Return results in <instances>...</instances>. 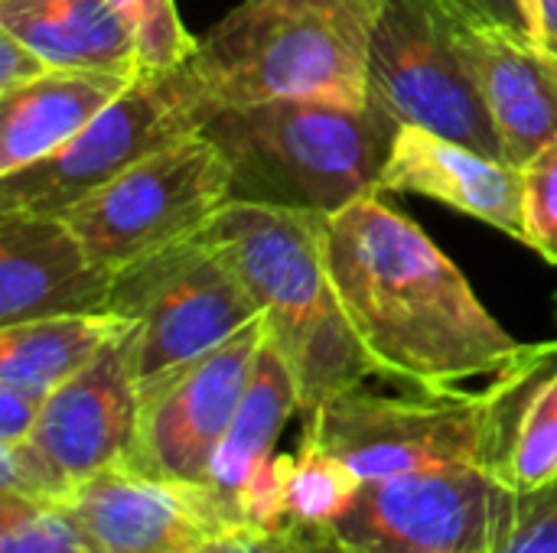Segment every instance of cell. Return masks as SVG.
I'll use <instances>...</instances> for the list:
<instances>
[{
    "label": "cell",
    "instance_id": "obj_1",
    "mask_svg": "<svg viewBox=\"0 0 557 553\" xmlns=\"http://www.w3.org/2000/svg\"><path fill=\"white\" fill-rule=\"evenodd\" d=\"M326 264L375 378L447 394L493 381L529 349L480 303L428 231L385 202V192H369L326 218Z\"/></svg>",
    "mask_w": 557,
    "mask_h": 553
},
{
    "label": "cell",
    "instance_id": "obj_2",
    "mask_svg": "<svg viewBox=\"0 0 557 553\" xmlns=\"http://www.w3.org/2000/svg\"><path fill=\"white\" fill-rule=\"evenodd\" d=\"M202 235L255 297L268 339L297 381L300 417L372 378L330 277L326 215L232 199Z\"/></svg>",
    "mask_w": 557,
    "mask_h": 553
},
{
    "label": "cell",
    "instance_id": "obj_3",
    "mask_svg": "<svg viewBox=\"0 0 557 553\" xmlns=\"http://www.w3.org/2000/svg\"><path fill=\"white\" fill-rule=\"evenodd\" d=\"M401 124L372 98L228 104L202 127L232 169V199L336 215L379 192Z\"/></svg>",
    "mask_w": 557,
    "mask_h": 553
},
{
    "label": "cell",
    "instance_id": "obj_4",
    "mask_svg": "<svg viewBox=\"0 0 557 553\" xmlns=\"http://www.w3.org/2000/svg\"><path fill=\"white\" fill-rule=\"evenodd\" d=\"M385 0H242L193 52L219 101H369V52Z\"/></svg>",
    "mask_w": 557,
    "mask_h": 553
},
{
    "label": "cell",
    "instance_id": "obj_5",
    "mask_svg": "<svg viewBox=\"0 0 557 553\" xmlns=\"http://www.w3.org/2000/svg\"><path fill=\"white\" fill-rule=\"evenodd\" d=\"M512 368L486 381L480 391H414L408 398H388L356 385L304 417V437L339 456L362 482L450 466L496 473Z\"/></svg>",
    "mask_w": 557,
    "mask_h": 553
},
{
    "label": "cell",
    "instance_id": "obj_6",
    "mask_svg": "<svg viewBox=\"0 0 557 553\" xmlns=\"http://www.w3.org/2000/svg\"><path fill=\"white\" fill-rule=\"evenodd\" d=\"M108 313L131 323L140 398L261 319L232 261L206 235L117 274Z\"/></svg>",
    "mask_w": 557,
    "mask_h": 553
},
{
    "label": "cell",
    "instance_id": "obj_7",
    "mask_svg": "<svg viewBox=\"0 0 557 553\" xmlns=\"http://www.w3.org/2000/svg\"><path fill=\"white\" fill-rule=\"evenodd\" d=\"M219 101L193 68L137 72L134 81L62 150L0 176V212L65 215L75 202L215 117Z\"/></svg>",
    "mask_w": 557,
    "mask_h": 553
},
{
    "label": "cell",
    "instance_id": "obj_8",
    "mask_svg": "<svg viewBox=\"0 0 557 553\" xmlns=\"http://www.w3.org/2000/svg\"><path fill=\"white\" fill-rule=\"evenodd\" d=\"M232 202V169L202 130L134 163L62 218L108 274L183 244Z\"/></svg>",
    "mask_w": 557,
    "mask_h": 553
},
{
    "label": "cell",
    "instance_id": "obj_9",
    "mask_svg": "<svg viewBox=\"0 0 557 553\" xmlns=\"http://www.w3.org/2000/svg\"><path fill=\"white\" fill-rule=\"evenodd\" d=\"M460 29L434 0H385L372 33L369 98L401 127L506 160Z\"/></svg>",
    "mask_w": 557,
    "mask_h": 553
},
{
    "label": "cell",
    "instance_id": "obj_10",
    "mask_svg": "<svg viewBox=\"0 0 557 553\" xmlns=\"http://www.w3.org/2000/svg\"><path fill=\"white\" fill-rule=\"evenodd\" d=\"M496 489L480 466L375 479L313 535L333 553H490Z\"/></svg>",
    "mask_w": 557,
    "mask_h": 553
},
{
    "label": "cell",
    "instance_id": "obj_11",
    "mask_svg": "<svg viewBox=\"0 0 557 553\" xmlns=\"http://www.w3.org/2000/svg\"><path fill=\"white\" fill-rule=\"evenodd\" d=\"M264 339L268 326L261 316L225 345L144 394L127 463L160 479L209 486L212 460L245 398Z\"/></svg>",
    "mask_w": 557,
    "mask_h": 553
},
{
    "label": "cell",
    "instance_id": "obj_12",
    "mask_svg": "<svg viewBox=\"0 0 557 553\" xmlns=\"http://www.w3.org/2000/svg\"><path fill=\"white\" fill-rule=\"evenodd\" d=\"M55 508L91 553H193L212 535L245 525L219 489L160 479L131 463L82 479Z\"/></svg>",
    "mask_w": 557,
    "mask_h": 553
},
{
    "label": "cell",
    "instance_id": "obj_13",
    "mask_svg": "<svg viewBox=\"0 0 557 553\" xmlns=\"http://www.w3.org/2000/svg\"><path fill=\"white\" fill-rule=\"evenodd\" d=\"M137 420L140 391L134 381L127 326L75 378L46 398L29 440L69 476L72 486H78L82 479L131 460Z\"/></svg>",
    "mask_w": 557,
    "mask_h": 553
},
{
    "label": "cell",
    "instance_id": "obj_14",
    "mask_svg": "<svg viewBox=\"0 0 557 553\" xmlns=\"http://www.w3.org/2000/svg\"><path fill=\"white\" fill-rule=\"evenodd\" d=\"M114 280L62 215L0 212V326L108 313Z\"/></svg>",
    "mask_w": 557,
    "mask_h": 553
},
{
    "label": "cell",
    "instance_id": "obj_15",
    "mask_svg": "<svg viewBox=\"0 0 557 553\" xmlns=\"http://www.w3.org/2000/svg\"><path fill=\"white\" fill-rule=\"evenodd\" d=\"M379 192L437 199L525 244L522 166L447 140L424 127H401L379 176Z\"/></svg>",
    "mask_w": 557,
    "mask_h": 553
},
{
    "label": "cell",
    "instance_id": "obj_16",
    "mask_svg": "<svg viewBox=\"0 0 557 553\" xmlns=\"http://www.w3.org/2000/svg\"><path fill=\"white\" fill-rule=\"evenodd\" d=\"M490 117L503 140V156L525 166L557 140V55L525 33L460 29Z\"/></svg>",
    "mask_w": 557,
    "mask_h": 553
},
{
    "label": "cell",
    "instance_id": "obj_17",
    "mask_svg": "<svg viewBox=\"0 0 557 553\" xmlns=\"http://www.w3.org/2000/svg\"><path fill=\"white\" fill-rule=\"evenodd\" d=\"M137 72L52 68L33 85L0 95V176L33 166L78 137Z\"/></svg>",
    "mask_w": 557,
    "mask_h": 553
},
{
    "label": "cell",
    "instance_id": "obj_18",
    "mask_svg": "<svg viewBox=\"0 0 557 553\" xmlns=\"http://www.w3.org/2000/svg\"><path fill=\"white\" fill-rule=\"evenodd\" d=\"M0 29L52 68L137 72V46L108 0H0Z\"/></svg>",
    "mask_w": 557,
    "mask_h": 553
},
{
    "label": "cell",
    "instance_id": "obj_19",
    "mask_svg": "<svg viewBox=\"0 0 557 553\" xmlns=\"http://www.w3.org/2000/svg\"><path fill=\"white\" fill-rule=\"evenodd\" d=\"M131 323L114 313L46 316L0 326V385L46 401Z\"/></svg>",
    "mask_w": 557,
    "mask_h": 553
},
{
    "label": "cell",
    "instance_id": "obj_20",
    "mask_svg": "<svg viewBox=\"0 0 557 553\" xmlns=\"http://www.w3.org/2000/svg\"><path fill=\"white\" fill-rule=\"evenodd\" d=\"M294 414H300L297 381L281 352L271 345V339H264L245 398L212 460L209 486L238 505L242 489L277 456L274 447Z\"/></svg>",
    "mask_w": 557,
    "mask_h": 553
},
{
    "label": "cell",
    "instance_id": "obj_21",
    "mask_svg": "<svg viewBox=\"0 0 557 553\" xmlns=\"http://www.w3.org/2000/svg\"><path fill=\"white\" fill-rule=\"evenodd\" d=\"M496 482L516 492L557 482V339L529 342L512 368Z\"/></svg>",
    "mask_w": 557,
    "mask_h": 553
},
{
    "label": "cell",
    "instance_id": "obj_22",
    "mask_svg": "<svg viewBox=\"0 0 557 553\" xmlns=\"http://www.w3.org/2000/svg\"><path fill=\"white\" fill-rule=\"evenodd\" d=\"M362 479L330 450L300 437V447L284 456L281 502L287 528L320 531L333 525L359 495Z\"/></svg>",
    "mask_w": 557,
    "mask_h": 553
},
{
    "label": "cell",
    "instance_id": "obj_23",
    "mask_svg": "<svg viewBox=\"0 0 557 553\" xmlns=\"http://www.w3.org/2000/svg\"><path fill=\"white\" fill-rule=\"evenodd\" d=\"M490 553H557V482L529 492L496 489Z\"/></svg>",
    "mask_w": 557,
    "mask_h": 553
},
{
    "label": "cell",
    "instance_id": "obj_24",
    "mask_svg": "<svg viewBox=\"0 0 557 553\" xmlns=\"http://www.w3.org/2000/svg\"><path fill=\"white\" fill-rule=\"evenodd\" d=\"M127 23L137 46V72H170L193 59L196 42L176 10V0H108Z\"/></svg>",
    "mask_w": 557,
    "mask_h": 553
},
{
    "label": "cell",
    "instance_id": "obj_25",
    "mask_svg": "<svg viewBox=\"0 0 557 553\" xmlns=\"http://www.w3.org/2000/svg\"><path fill=\"white\" fill-rule=\"evenodd\" d=\"M0 553H91L55 505L0 492Z\"/></svg>",
    "mask_w": 557,
    "mask_h": 553
},
{
    "label": "cell",
    "instance_id": "obj_26",
    "mask_svg": "<svg viewBox=\"0 0 557 553\" xmlns=\"http://www.w3.org/2000/svg\"><path fill=\"white\" fill-rule=\"evenodd\" d=\"M525 244L557 267V140L522 166Z\"/></svg>",
    "mask_w": 557,
    "mask_h": 553
},
{
    "label": "cell",
    "instance_id": "obj_27",
    "mask_svg": "<svg viewBox=\"0 0 557 553\" xmlns=\"http://www.w3.org/2000/svg\"><path fill=\"white\" fill-rule=\"evenodd\" d=\"M72 489L69 476L33 440L0 447V492L36 505H62Z\"/></svg>",
    "mask_w": 557,
    "mask_h": 553
},
{
    "label": "cell",
    "instance_id": "obj_28",
    "mask_svg": "<svg viewBox=\"0 0 557 553\" xmlns=\"http://www.w3.org/2000/svg\"><path fill=\"white\" fill-rule=\"evenodd\" d=\"M434 3L454 23H460L467 29H512V33L532 36L522 0H434Z\"/></svg>",
    "mask_w": 557,
    "mask_h": 553
},
{
    "label": "cell",
    "instance_id": "obj_29",
    "mask_svg": "<svg viewBox=\"0 0 557 553\" xmlns=\"http://www.w3.org/2000/svg\"><path fill=\"white\" fill-rule=\"evenodd\" d=\"M49 72H52V65L39 52H33L26 42H20L13 33L0 29V95H13Z\"/></svg>",
    "mask_w": 557,
    "mask_h": 553
},
{
    "label": "cell",
    "instance_id": "obj_30",
    "mask_svg": "<svg viewBox=\"0 0 557 553\" xmlns=\"http://www.w3.org/2000/svg\"><path fill=\"white\" fill-rule=\"evenodd\" d=\"M42 404L46 401H39L20 388L0 385V447H13V443L29 440L36 424H39Z\"/></svg>",
    "mask_w": 557,
    "mask_h": 553
},
{
    "label": "cell",
    "instance_id": "obj_31",
    "mask_svg": "<svg viewBox=\"0 0 557 553\" xmlns=\"http://www.w3.org/2000/svg\"><path fill=\"white\" fill-rule=\"evenodd\" d=\"M193 553H287L281 531H261L251 525H232L212 535L199 551Z\"/></svg>",
    "mask_w": 557,
    "mask_h": 553
},
{
    "label": "cell",
    "instance_id": "obj_32",
    "mask_svg": "<svg viewBox=\"0 0 557 553\" xmlns=\"http://www.w3.org/2000/svg\"><path fill=\"white\" fill-rule=\"evenodd\" d=\"M539 42L557 55V0H539Z\"/></svg>",
    "mask_w": 557,
    "mask_h": 553
},
{
    "label": "cell",
    "instance_id": "obj_33",
    "mask_svg": "<svg viewBox=\"0 0 557 553\" xmlns=\"http://www.w3.org/2000/svg\"><path fill=\"white\" fill-rule=\"evenodd\" d=\"M284 544H287V553H333L313 531L307 528H284Z\"/></svg>",
    "mask_w": 557,
    "mask_h": 553
},
{
    "label": "cell",
    "instance_id": "obj_34",
    "mask_svg": "<svg viewBox=\"0 0 557 553\" xmlns=\"http://www.w3.org/2000/svg\"><path fill=\"white\" fill-rule=\"evenodd\" d=\"M522 7H525L529 26H532V36H535V42H539V0H522ZM539 46H542V42H539Z\"/></svg>",
    "mask_w": 557,
    "mask_h": 553
},
{
    "label": "cell",
    "instance_id": "obj_35",
    "mask_svg": "<svg viewBox=\"0 0 557 553\" xmlns=\"http://www.w3.org/2000/svg\"><path fill=\"white\" fill-rule=\"evenodd\" d=\"M555 313H557V297H555Z\"/></svg>",
    "mask_w": 557,
    "mask_h": 553
}]
</instances>
